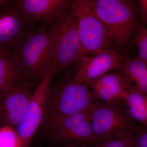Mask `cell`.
Here are the masks:
<instances>
[{
  "mask_svg": "<svg viewBox=\"0 0 147 147\" xmlns=\"http://www.w3.org/2000/svg\"><path fill=\"white\" fill-rule=\"evenodd\" d=\"M72 6L76 16L82 57L101 50H115V46L108 37L107 27L95 12L88 0L73 1Z\"/></svg>",
  "mask_w": 147,
  "mask_h": 147,
  "instance_id": "5",
  "label": "cell"
},
{
  "mask_svg": "<svg viewBox=\"0 0 147 147\" xmlns=\"http://www.w3.org/2000/svg\"><path fill=\"white\" fill-rule=\"evenodd\" d=\"M97 147H134L131 137L115 136L98 142Z\"/></svg>",
  "mask_w": 147,
  "mask_h": 147,
  "instance_id": "19",
  "label": "cell"
},
{
  "mask_svg": "<svg viewBox=\"0 0 147 147\" xmlns=\"http://www.w3.org/2000/svg\"><path fill=\"white\" fill-rule=\"evenodd\" d=\"M81 147H97V146H88V145H83Z\"/></svg>",
  "mask_w": 147,
  "mask_h": 147,
  "instance_id": "23",
  "label": "cell"
},
{
  "mask_svg": "<svg viewBox=\"0 0 147 147\" xmlns=\"http://www.w3.org/2000/svg\"><path fill=\"white\" fill-rule=\"evenodd\" d=\"M127 111L132 120L147 127V96L129 87L124 100Z\"/></svg>",
  "mask_w": 147,
  "mask_h": 147,
  "instance_id": "16",
  "label": "cell"
},
{
  "mask_svg": "<svg viewBox=\"0 0 147 147\" xmlns=\"http://www.w3.org/2000/svg\"><path fill=\"white\" fill-rule=\"evenodd\" d=\"M57 23L42 25L32 30L13 50V55L26 71L29 79H39L51 69Z\"/></svg>",
  "mask_w": 147,
  "mask_h": 147,
  "instance_id": "1",
  "label": "cell"
},
{
  "mask_svg": "<svg viewBox=\"0 0 147 147\" xmlns=\"http://www.w3.org/2000/svg\"><path fill=\"white\" fill-rule=\"evenodd\" d=\"M25 15L34 23L55 25L72 5L71 0H16Z\"/></svg>",
  "mask_w": 147,
  "mask_h": 147,
  "instance_id": "12",
  "label": "cell"
},
{
  "mask_svg": "<svg viewBox=\"0 0 147 147\" xmlns=\"http://www.w3.org/2000/svg\"><path fill=\"white\" fill-rule=\"evenodd\" d=\"M33 92L29 81L0 93V121L4 125L16 129Z\"/></svg>",
  "mask_w": 147,
  "mask_h": 147,
  "instance_id": "11",
  "label": "cell"
},
{
  "mask_svg": "<svg viewBox=\"0 0 147 147\" xmlns=\"http://www.w3.org/2000/svg\"><path fill=\"white\" fill-rule=\"evenodd\" d=\"M120 71L130 87L147 96V63L138 57H131L126 52Z\"/></svg>",
  "mask_w": 147,
  "mask_h": 147,
  "instance_id": "15",
  "label": "cell"
},
{
  "mask_svg": "<svg viewBox=\"0 0 147 147\" xmlns=\"http://www.w3.org/2000/svg\"><path fill=\"white\" fill-rule=\"evenodd\" d=\"M54 76V71L50 69L43 76L34 91L22 120L16 127L22 147L30 146L35 134L41 126L48 91Z\"/></svg>",
  "mask_w": 147,
  "mask_h": 147,
  "instance_id": "8",
  "label": "cell"
},
{
  "mask_svg": "<svg viewBox=\"0 0 147 147\" xmlns=\"http://www.w3.org/2000/svg\"><path fill=\"white\" fill-rule=\"evenodd\" d=\"M7 0H0V6L7 2Z\"/></svg>",
  "mask_w": 147,
  "mask_h": 147,
  "instance_id": "22",
  "label": "cell"
},
{
  "mask_svg": "<svg viewBox=\"0 0 147 147\" xmlns=\"http://www.w3.org/2000/svg\"><path fill=\"white\" fill-rule=\"evenodd\" d=\"M57 26L51 67L54 75L66 71L69 66L82 57L77 22L72 5L58 21Z\"/></svg>",
  "mask_w": 147,
  "mask_h": 147,
  "instance_id": "6",
  "label": "cell"
},
{
  "mask_svg": "<svg viewBox=\"0 0 147 147\" xmlns=\"http://www.w3.org/2000/svg\"><path fill=\"white\" fill-rule=\"evenodd\" d=\"M88 108L53 124L48 128L52 136L63 142H78L84 145L98 144L99 141L94 131Z\"/></svg>",
  "mask_w": 147,
  "mask_h": 147,
  "instance_id": "9",
  "label": "cell"
},
{
  "mask_svg": "<svg viewBox=\"0 0 147 147\" xmlns=\"http://www.w3.org/2000/svg\"><path fill=\"white\" fill-rule=\"evenodd\" d=\"M134 40L139 50L137 57L147 63V29L142 23L137 27Z\"/></svg>",
  "mask_w": 147,
  "mask_h": 147,
  "instance_id": "18",
  "label": "cell"
},
{
  "mask_svg": "<svg viewBox=\"0 0 147 147\" xmlns=\"http://www.w3.org/2000/svg\"></svg>",
  "mask_w": 147,
  "mask_h": 147,
  "instance_id": "24",
  "label": "cell"
},
{
  "mask_svg": "<svg viewBox=\"0 0 147 147\" xmlns=\"http://www.w3.org/2000/svg\"><path fill=\"white\" fill-rule=\"evenodd\" d=\"M85 84L98 100L108 103L124 101L130 87L120 72L106 74Z\"/></svg>",
  "mask_w": 147,
  "mask_h": 147,
  "instance_id": "13",
  "label": "cell"
},
{
  "mask_svg": "<svg viewBox=\"0 0 147 147\" xmlns=\"http://www.w3.org/2000/svg\"><path fill=\"white\" fill-rule=\"evenodd\" d=\"M34 24L16 1L7 0L0 6V51L13 53L32 30Z\"/></svg>",
  "mask_w": 147,
  "mask_h": 147,
  "instance_id": "7",
  "label": "cell"
},
{
  "mask_svg": "<svg viewBox=\"0 0 147 147\" xmlns=\"http://www.w3.org/2000/svg\"><path fill=\"white\" fill-rule=\"evenodd\" d=\"M98 100L85 84L74 79L50 84L41 126L49 128L56 122L88 109Z\"/></svg>",
  "mask_w": 147,
  "mask_h": 147,
  "instance_id": "3",
  "label": "cell"
},
{
  "mask_svg": "<svg viewBox=\"0 0 147 147\" xmlns=\"http://www.w3.org/2000/svg\"><path fill=\"white\" fill-rule=\"evenodd\" d=\"M108 30V37L115 47L124 49L134 38L141 24L139 6L130 0H88Z\"/></svg>",
  "mask_w": 147,
  "mask_h": 147,
  "instance_id": "2",
  "label": "cell"
},
{
  "mask_svg": "<svg viewBox=\"0 0 147 147\" xmlns=\"http://www.w3.org/2000/svg\"><path fill=\"white\" fill-rule=\"evenodd\" d=\"M139 17L141 23L147 25V0H140L138 2Z\"/></svg>",
  "mask_w": 147,
  "mask_h": 147,
  "instance_id": "21",
  "label": "cell"
},
{
  "mask_svg": "<svg viewBox=\"0 0 147 147\" xmlns=\"http://www.w3.org/2000/svg\"><path fill=\"white\" fill-rule=\"evenodd\" d=\"M93 129L99 142L115 136L131 137L139 125L129 117L124 101L98 100L88 108Z\"/></svg>",
  "mask_w": 147,
  "mask_h": 147,
  "instance_id": "4",
  "label": "cell"
},
{
  "mask_svg": "<svg viewBox=\"0 0 147 147\" xmlns=\"http://www.w3.org/2000/svg\"><path fill=\"white\" fill-rule=\"evenodd\" d=\"M30 80L12 53L0 51V93Z\"/></svg>",
  "mask_w": 147,
  "mask_h": 147,
  "instance_id": "14",
  "label": "cell"
},
{
  "mask_svg": "<svg viewBox=\"0 0 147 147\" xmlns=\"http://www.w3.org/2000/svg\"><path fill=\"white\" fill-rule=\"evenodd\" d=\"M123 54L115 50H102L90 56L82 57L74 80L86 84L108 74L121 68Z\"/></svg>",
  "mask_w": 147,
  "mask_h": 147,
  "instance_id": "10",
  "label": "cell"
},
{
  "mask_svg": "<svg viewBox=\"0 0 147 147\" xmlns=\"http://www.w3.org/2000/svg\"><path fill=\"white\" fill-rule=\"evenodd\" d=\"M131 138L134 147H147V127H139Z\"/></svg>",
  "mask_w": 147,
  "mask_h": 147,
  "instance_id": "20",
  "label": "cell"
},
{
  "mask_svg": "<svg viewBox=\"0 0 147 147\" xmlns=\"http://www.w3.org/2000/svg\"><path fill=\"white\" fill-rule=\"evenodd\" d=\"M0 147H22L21 138L16 129L5 125L0 128Z\"/></svg>",
  "mask_w": 147,
  "mask_h": 147,
  "instance_id": "17",
  "label": "cell"
}]
</instances>
